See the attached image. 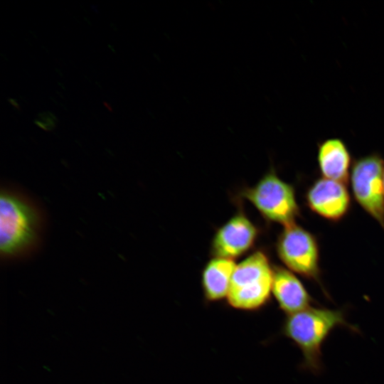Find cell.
<instances>
[{
    "label": "cell",
    "mask_w": 384,
    "mask_h": 384,
    "mask_svg": "<svg viewBox=\"0 0 384 384\" xmlns=\"http://www.w3.org/2000/svg\"><path fill=\"white\" fill-rule=\"evenodd\" d=\"M38 228L36 210L9 193L0 198V250L4 255L21 252L33 243Z\"/></svg>",
    "instance_id": "obj_3"
},
{
    "label": "cell",
    "mask_w": 384,
    "mask_h": 384,
    "mask_svg": "<svg viewBox=\"0 0 384 384\" xmlns=\"http://www.w3.org/2000/svg\"><path fill=\"white\" fill-rule=\"evenodd\" d=\"M257 230L242 213L231 218L216 233L212 242L215 257L233 259L246 252L254 243Z\"/></svg>",
    "instance_id": "obj_8"
},
{
    "label": "cell",
    "mask_w": 384,
    "mask_h": 384,
    "mask_svg": "<svg viewBox=\"0 0 384 384\" xmlns=\"http://www.w3.org/2000/svg\"><path fill=\"white\" fill-rule=\"evenodd\" d=\"M236 265L233 259L223 257H215L206 265L202 274V287L207 301L227 298Z\"/></svg>",
    "instance_id": "obj_11"
},
{
    "label": "cell",
    "mask_w": 384,
    "mask_h": 384,
    "mask_svg": "<svg viewBox=\"0 0 384 384\" xmlns=\"http://www.w3.org/2000/svg\"><path fill=\"white\" fill-rule=\"evenodd\" d=\"M317 161L323 177L346 184L350 178L351 157L345 143L329 138L318 146Z\"/></svg>",
    "instance_id": "obj_10"
},
{
    "label": "cell",
    "mask_w": 384,
    "mask_h": 384,
    "mask_svg": "<svg viewBox=\"0 0 384 384\" xmlns=\"http://www.w3.org/2000/svg\"><path fill=\"white\" fill-rule=\"evenodd\" d=\"M34 123L36 125H38V127H40L41 129H44L46 131H48L47 126L43 122H42V121H41L39 119H36V120H34Z\"/></svg>",
    "instance_id": "obj_12"
},
{
    "label": "cell",
    "mask_w": 384,
    "mask_h": 384,
    "mask_svg": "<svg viewBox=\"0 0 384 384\" xmlns=\"http://www.w3.org/2000/svg\"><path fill=\"white\" fill-rule=\"evenodd\" d=\"M309 208L315 213L331 221H337L348 213L351 198L345 183L320 178L306 193Z\"/></svg>",
    "instance_id": "obj_7"
},
{
    "label": "cell",
    "mask_w": 384,
    "mask_h": 384,
    "mask_svg": "<svg viewBox=\"0 0 384 384\" xmlns=\"http://www.w3.org/2000/svg\"><path fill=\"white\" fill-rule=\"evenodd\" d=\"M48 116L53 119L54 120L55 122H57L58 121V119L57 117L51 112H48Z\"/></svg>",
    "instance_id": "obj_14"
},
{
    "label": "cell",
    "mask_w": 384,
    "mask_h": 384,
    "mask_svg": "<svg viewBox=\"0 0 384 384\" xmlns=\"http://www.w3.org/2000/svg\"><path fill=\"white\" fill-rule=\"evenodd\" d=\"M272 293L287 315L311 307L313 302L301 281L290 270L281 267L273 268Z\"/></svg>",
    "instance_id": "obj_9"
},
{
    "label": "cell",
    "mask_w": 384,
    "mask_h": 384,
    "mask_svg": "<svg viewBox=\"0 0 384 384\" xmlns=\"http://www.w3.org/2000/svg\"><path fill=\"white\" fill-rule=\"evenodd\" d=\"M8 100L16 109L20 110L18 104L16 102L14 99L9 98Z\"/></svg>",
    "instance_id": "obj_13"
},
{
    "label": "cell",
    "mask_w": 384,
    "mask_h": 384,
    "mask_svg": "<svg viewBox=\"0 0 384 384\" xmlns=\"http://www.w3.org/2000/svg\"><path fill=\"white\" fill-rule=\"evenodd\" d=\"M277 250L289 270L320 283L319 248L314 235L295 223L284 226Z\"/></svg>",
    "instance_id": "obj_6"
},
{
    "label": "cell",
    "mask_w": 384,
    "mask_h": 384,
    "mask_svg": "<svg viewBox=\"0 0 384 384\" xmlns=\"http://www.w3.org/2000/svg\"><path fill=\"white\" fill-rule=\"evenodd\" d=\"M273 268L266 255L257 251L236 265L228 304L240 310H256L264 306L272 293Z\"/></svg>",
    "instance_id": "obj_2"
},
{
    "label": "cell",
    "mask_w": 384,
    "mask_h": 384,
    "mask_svg": "<svg viewBox=\"0 0 384 384\" xmlns=\"http://www.w3.org/2000/svg\"><path fill=\"white\" fill-rule=\"evenodd\" d=\"M243 196L266 218L284 226L294 223L299 215L294 187L272 171L255 186L246 189Z\"/></svg>",
    "instance_id": "obj_4"
},
{
    "label": "cell",
    "mask_w": 384,
    "mask_h": 384,
    "mask_svg": "<svg viewBox=\"0 0 384 384\" xmlns=\"http://www.w3.org/2000/svg\"><path fill=\"white\" fill-rule=\"evenodd\" d=\"M384 160L373 153L356 160L350 175L357 203L384 228Z\"/></svg>",
    "instance_id": "obj_5"
},
{
    "label": "cell",
    "mask_w": 384,
    "mask_h": 384,
    "mask_svg": "<svg viewBox=\"0 0 384 384\" xmlns=\"http://www.w3.org/2000/svg\"><path fill=\"white\" fill-rule=\"evenodd\" d=\"M338 327L359 332L357 326L348 321L345 309L311 306L287 315L282 333L300 350L303 358L302 368L318 375L324 369L323 345Z\"/></svg>",
    "instance_id": "obj_1"
},
{
    "label": "cell",
    "mask_w": 384,
    "mask_h": 384,
    "mask_svg": "<svg viewBox=\"0 0 384 384\" xmlns=\"http://www.w3.org/2000/svg\"><path fill=\"white\" fill-rule=\"evenodd\" d=\"M383 180H384V176H383Z\"/></svg>",
    "instance_id": "obj_15"
}]
</instances>
